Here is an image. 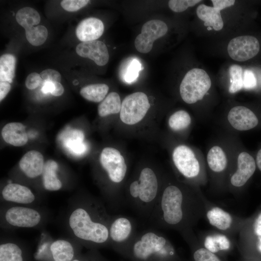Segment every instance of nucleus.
Returning <instances> with one entry per match:
<instances>
[{
	"label": "nucleus",
	"mask_w": 261,
	"mask_h": 261,
	"mask_svg": "<svg viewBox=\"0 0 261 261\" xmlns=\"http://www.w3.org/2000/svg\"><path fill=\"white\" fill-rule=\"evenodd\" d=\"M208 201L201 188L185 183L168 182L146 222L149 227L173 230L180 233L191 230L204 216Z\"/></svg>",
	"instance_id": "f257e3e1"
},
{
	"label": "nucleus",
	"mask_w": 261,
	"mask_h": 261,
	"mask_svg": "<svg viewBox=\"0 0 261 261\" xmlns=\"http://www.w3.org/2000/svg\"><path fill=\"white\" fill-rule=\"evenodd\" d=\"M204 1L195 10L200 35L221 41L242 33L245 14L240 1L211 0V4Z\"/></svg>",
	"instance_id": "f03ea898"
},
{
	"label": "nucleus",
	"mask_w": 261,
	"mask_h": 261,
	"mask_svg": "<svg viewBox=\"0 0 261 261\" xmlns=\"http://www.w3.org/2000/svg\"><path fill=\"white\" fill-rule=\"evenodd\" d=\"M216 79L201 63L185 73L179 87L181 99L195 107L200 120L209 118L219 101Z\"/></svg>",
	"instance_id": "7ed1b4c3"
},
{
	"label": "nucleus",
	"mask_w": 261,
	"mask_h": 261,
	"mask_svg": "<svg viewBox=\"0 0 261 261\" xmlns=\"http://www.w3.org/2000/svg\"><path fill=\"white\" fill-rule=\"evenodd\" d=\"M111 216L98 202L90 200L87 205L74 210L69 223L76 237L94 246L109 245V225Z\"/></svg>",
	"instance_id": "20e7f679"
},
{
	"label": "nucleus",
	"mask_w": 261,
	"mask_h": 261,
	"mask_svg": "<svg viewBox=\"0 0 261 261\" xmlns=\"http://www.w3.org/2000/svg\"><path fill=\"white\" fill-rule=\"evenodd\" d=\"M239 142L236 135L224 132L208 146L205 160L208 181L215 190H227Z\"/></svg>",
	"instance_id": "39448f33"
},
{
	"label": "nucleus",
	"mask_w": 261,
	"mask_h": 261,
	"mask_svg": "<svg viewBox=\"0 0 261 261\" xmlns=\"http://www.w3.org/2000/svg\"><path fill=\"white\" fill-rule=\"evenodd\" d=\"M136 177L128 185L124 198L125 204L128 205L146 223L162 187L157 173L150 167L141 169Z\"/></svg>",
	"instance_id": "423d86ee"
},
{
	"label": "nucleus",
	"mask_w": 261,
	"mask_h": 261,
	"mask_svg": "<svg viewBox=\"0 0 261 261\" xmlns=\"http://www.w3.org/2000/svg\"><path fill=\"white\" fill-rule=\"evenodd\" d=\"M131 261H177L176 250L169 239L158 229L138 231L125 258Z\"/></svg>",
	"instance_id": "0eeeda50"
},
{
	"label": "nucleus",
	"mask_w": 261,
	"mask_h": 261,
	"mask_svg": "<svg viewBox=\"0 0 261 261\" xmlns=\"http://www.w3.org/2000/svg\"><path fill=\"white\" fill-rule=\"evenodd\" d=\"M218 122L225 132L236 135L239 132L261 130V102L246 103L227 99Z\"/></svg>",
	"instance_id": "6e6552de"
},
{
	"label": "nucleus",
	"mask_w": 261,
	"mask_h": 261,
	"mask_svg": "<svg viewBox=\"0 0 261 261\" xmlns=\"http://www.w3.org/2000/svg\"><path fill=\"white\" fill-rule=\"evenodd\" d=\"M173 164L185 183L201 188L208 182L205 156L201 150L185 144L175 146L173 150Z\"/></svg>",
	"instance_id": "1a4fd4ad"
},
{
	"label": "nucleus",
	"mask_w": 261,
	"mask_h": 261,
	"mask_svg": "<svg viewBox=\"0 0 261 261\" xmlns=\"http://www.w3.org/2000/svg\"><path fill=\"white\" fill-rule=\"evenodd\" d=\"M257 170L254 153L248 150L239 141L233 166L228 180L227 190L234 194L242 192Z\"/></svg>",
	"instance_id": "9d476101"
},
{
	"label": "nucleus",
	"mask_w": 261,
	"mask_h": 261,
	"mask_svg": "<svg viewBox=\"0 0 261 261\" xmlns=\"http://www.w3.org/2000/svg\"><path fill=\"white\" fill-rule=\"evenodd\" d=\"M136 220L131 217L122 215L111 217L109 225L110 246L124 258L138 232Z\"/></svg>",
	"instance_id": "9b49d317"
},
{
	"label": "nucleus",
	"mask_w": 261,
	"mask_h": 261,
	"mask_svg": "<svg viewBox=\"0 0 261 261\" xmlns=\"http://www.w3.org/2000/svg\"><path fill=\"white\" fill-rule=\"evenodd\" d=\"M225 56L237 64L251 60L259 53L261 44L255 36L241 33L221 41Z\"/></svg>",
	"instance_id": "f8f14e48"
},
{
	"label": "nucleus",
	"mask_w": 261,
	"mask_h": 261,
	"mask_svg": "<svg viewBox=\"0 0 261 261\" xmlns=\"http://www.w3.org/2000/svg\"><path fill=\"white\" fill-rule=\"evenodd\" d=\"M204 216L213 227L229 236L239 232L246 219V218L233 215L209 201Z\"/></svg>",
	"instance_id": "ddd939ff"
},
{
	"label": "nucleus",
	"mask_w": 261,
	"mask_h": 261,
	"mask_svg": "<svg viewBox=\"0 0 261 261\" xmlns=\"http://www.w3.org/2000/svg\"><path fill=\"white\" fill-rule=\"evenodd\" d=\"M147 95L136 92L127 96L121 103L120 118L124 123L132 125L141 121L150 108Z\"/></svg>",
	"instance_id": "4468645a"
},
{
	"label": "nucleus",
	"mask_w": 261,
	"mask_h": 261,
	"mask_svg": "<svg viewBox=\"0 0 261 261\" xmlns=\"http://www.w3.org/2000/svg\"><path fill=\"white\" fill-rule=\"evenodd\" d=\"M100 162L112 183L119 186L123 183L126 175L127 166L118 150L109 147L104 148L100 155Z\"/></svg>",
	"instance_id": "2eb2a0df"
},
{
	"label": "nucleus",
	"mask_w": 261,
	"mask_h": 261,
	"mask_svg": "<svg viewBox=\"0 0 261 261\" xmlns=\"http://www.w3.org/2000/svg\"><path fill=\"white\" fill-rule=\"evenodd\" d=\"M244 68L242 64L232 62L224 66L218 75L216 83L218 87L227 97L233 99L243 90V74Z\"/></svg>",
	"instance_id": "dca6fc26"
},
{
	"label": "nucleus",
	"mask_w": 261,
	"mask_h": 261,
	"mask_svg": "<svg viewBox=\"0 0 261 261\" xmlns=\"http://www.w3.org/2000/svg\"><path fill=\"white\" fill-rule=\"evenodd\" d=\"M238 235L240 244L261 256V205L251 216L246 218Z\"/></svg>",
	"instance_id": "f3484780"
},
{
	"label": "nucleus",
	"mask_w": 261,
	"mask_h": 261,
	"mask_svg": "<svg viewBox=\"0 0 261 261\" xmlns=\"http://www.w3.org/2000/svg\"><path fill=\"white\" fill-rule=\"evenodd\" d=\"M168 29L167 24L161 20L153 19L147 21L143 25L141 33L135 39L136 49L142 53L150 52L154 41L165 36Z\"/></svg>",
	"instance_id": "a211bd4d"
},
{
	"label": "nucleus",
	"mask_w": 261,
	"mask_h": 261,
	"mask_svg": "<svg viewBox=\"0 0 261 261\" xmlns=\"http://www.w3.org/2000/svg\"><path fill=\"white\" fill-rule=\"evenodd\" d=\"M5 218L10 225L23 228H31L41 221L39 213L34 209L22 206L13 207L7 210Z\"/></svg>",
	"instance_id": "6ab92c4d"
},
{
	"label": "nucleus",
	"mask_w": 261,
	"mask_h": 261,
	"mask_svg": "<svg viewBox=\"0 0 261 261\" xmlns=\"http://www.w3.org/2000/svg\"><path fill=\"white\" fill-rule=\"evenodd\" d=\"M75 51L79 56L88 58L100 66L106 65L109 59L107 47L100 41L82 42L76 46Z\"/></svg>",
	"instance_id": "aec40b11"
},
{
	"label": "nucleus",
	"mask_w": 261,
	"mask_h": 261,
	"mask_svg": "<svg viewBox=\"0 0 261 261\" xmlns=\"http://www.w3.org/2000/svg\"><path fill=\"white\" fill-rule=\"evenodd\" d=\"M104 31V25L99 19L88 17L82 20L77 25L75 34L82 42L95 41L99 38Z\"/></svg>",
	"instance_id": "412c9836"
},
{
	"label": "nucleus",
	"mask_w": 261,
	"mask_h": 261,
	"mask_svg": "<svg viewBox=\"0 0 261 261\" xmlns=\"http://www.w3.org/2000/svg\"><path fill=\"white\" fill-rule=\"evenodd\" d=\"M44 160L42 154L32 150L25 153L20 159L19 165L20 169L29 178H35L43 173Z\"/></svg>",
	"instance_id": "4be33fe9"
},
{
	"label": "nucleus",
	"mask_w": 261,
	"mask_h": 261,
	"mask_svg": "<svg viewBox=\"0 0 261 261\" xmlns=\"http://www.w3.org/2000/svg\"><path fill=\"white\" fill-rule=\"evenodd\" d=\"M2 195L6 201L18 203H30L35 200V196L29 188L16 183H10L5 186Z\"/></svg>",
	"instance_id": "5701e85b"
},
{
	"label": "nucleus",
	"mask_w": 261,
	"mask_h": 261,
	"mask_svg": "<svg viewBox=\"0 0 261 261\" xmlns=\"http://www.w3.org/2000/svg\"><path fill=\"white\" fill-rule=\"evenodd\" d=\"M204 248L213 253L229 250L232 246L230 236L218 231L205 232L201 235Z\"/></svg>",
	"instance_id": "b1692460"
},
{
	"label": "nucleus",
	"mask_w": 261,
	"mask_h": 261,
	"mask_svg": "<svg viewBox=\"0 0 261 261\" xmlns=\"http://www.w3.org/2000/svg\"><path fill=\"white\" fill-rule=\"evenodd\" d=\"M1 136L6 143L15 146H23L28 141L25 127L19 122H11L5 125L2 129Z\"/></svg>",
	"instance_id": "393cba45"
},
{
	"label": "nucleus",
	"mask_w": 261,
	"mask_h": 261,
	"mask_svg": "<svg viewBox=\"0 0 261 261\" xmlns=\"http://www.w3.org/2000/svg\"><path fill=\"white\" fill-rule=\"evenodd\" d=\"M143 69L140 61L135 58L130 57L125 60L121 65L119 75L122 81L128 84L134 82Z\"/></svg>",
	"instance_id": "a878e982"
},
{
	"label": "nucleus",
	"mask_w": 261,
	"mask_h": 261,
	"mask_svg": "<svg viewBox=\"0 0 261 261\" xmlns=\"http://www.w3.org/2000/svg\"><path fill=\"white\" fill-rule=\"evenodd\" d=\"M58 169V163L52 160H49L44 163L42 174L43 185L45 189L56 191L61 188L62 183L56 174Z\"/></svg>",
	"instance_id": "bb28decb"
},
{
	"label": "nucleus",
	"mask_w": 261,
	"mask_h": 261,
	"mask_svg": "<svg viewBox=\"0 0 261 261\" xmlns=\"http://www.w3.org/2000/svg\"><path fill=\"white\" fill-rule=\"evenodd\" d=\"M192 123L193 119L190 114L182 109L174 112L170 115L168 121L169 128L175 132L188 130Z\"/></svg>",
	"instance_id": "cd10ccee"
},
{
	"label": "nucleus",
	"mask_w": 261,
	"mask_h": 261,
	"mask_svg": "<svg viewBox=\"0 0 261 261\" xmlns=\"http://www.w3.org/2000/svg\"><path fill=\"white\" fill-rule=\"evenodd\" d=\"M50 251L54 261H72L74 250L72 244L65 240H58L50 246Z\"/></svg>",
	"instance_id": "c85d7f7f"
},
{
	"label": "nucleus",
	"mask_w": 261,
	"mask_h": 261,
	"mask_svg": "<svg viewBox=\"0 0 261 261\" xmlns=\"http://www.w3.org/2000/svg\"><path fill=\"white\" fill-rule=\"evenodd\" d=\"M121 102L119 95L116 92H111L99 104L98 114L101 117L120 112Z\"/></svg>",
	"instance_id": "c756f323"
},
{
	"label": "nucleus",
	"mask_w": 261,
	"mask_h": 261,
	"mask_svg": "<svg viewBox=\"0 0 261 261\" xmlns=\"http://www.w3.org/2000/svg\"><path fill=\"white\" fill-rule=\"evenodd\" d=\"M109 87L105 84H94L83 87L80 91V95L87 100L99 102L106 97Z\"/></svg>",
	"instance_id": "7c9ffc66"
},
{
	"label": "nucleus",
	"mask_w": 261,
	"mask_h": 261,
	"mask_svg": "<svg viewBox=\"0 0 261 261\" xmlns=\"http://www.w3.org/2000/svg\"><path fill=\"white\" fill-rule=\"evenodd\" d=\"M16 59L11 54L2 55L0 58V81L12 83L15 74Z\"/></svg>",
	"instance_id": "2f4dec72"
},
{
	"label": "nucleus",
	"mask_w": 261,
	"mask_h": 261,
	"mask_svg": "<svg viewBox=\"0 0 261 261\" xmlns=\"http://www.w3.org/2000/svg\"><path fill=\"white\" fill-rule=\"evenodd\" d=\"M19 25L25 29L39 24L41 17L38 12L34 9L25 7L19 10L15 15Z\"/></svg>",
	"instance_id": "473e14b6"
},
{
	"label": "nucleus",
	"mask_w": 261,
	"mask_h": 261,
	"mask_svg": "<svg viewBox=\"0 0 261 261\" xmlns=\"http://www.w3.org/2000/svg\"><path fill=\"white\" fill-rule=\"evenodd\" d=\"M0 261H23L21 249L14 243H7L1 244Z\"/></svg>",
	"instance_id": "72a5a7b5"
},
{
	"label": "nucleus",
	"mask_w": 261,
	"mask_h": 261,
	"mask_svg": "<svg viewBox=\"0 0 261 261\" xmlns=\"http://www.w3.org/2000/svg\"><path fill=\"white\" fill-rule=\"evenodd\" d=\"M25 35L31 44L37 46L45 42L48 36V31L44 26L38 25L26 29Z\"/></svg>",
	"instance_id": "f704fd0d"
},
{
	"label": "nucleus",
	"mask_w": 261,
	"mask_h": 261,
	"mask_svg": "<svg viewBox=\"0 0 261 261\" xmlns=\"http://www.w3.org/2000/svg\"><path fill=\"white\" fill-rule=\"evenodd\" d=\"M72 134L73 138L66 142V146L75 154H83L86 150V146L83 143L84 133L81 130H76L72 131Z\"/></svg>",
	"instance_id": "c9c22d12"
},
{
	"label": "nucleus",
	"mask_w": 261,
	"mask_h": 261,
	"mask_svg": "<svg viewBox=\"0 0 261 261\" xmlns=\"http://www.w3.org/2000/svg\"><path fill=\"white\" fill-rule=\"evenodd\" d=\"M203 0H170L168 4L169 9L173 12L181 13L190 8H196Z\"/></svg>",
	"instance_id": "e433bc0d"
},
{
	"label": "nucleus",
	"mask_w": 261,
	"mask_h": 261,
	"mask_svg": "<svg viewBox=\"0 0 261 261\" xmlns=\"http://www.w3.org/2000/svg\"><path fill=\"white\" fill-rule=\"evenodd\" d=\"M194 261H221L215 254L205 248H197L193 253Z\"/></svg>",
	"instance_id": "4c0bfd02"
},
{
	"label": "nucleus",
	"mask_w": 261,
	"mask_h": 261,
	"mask_svg": "<svg viewBox=\"0 0 261 261\" xmlns=\"http://www.w3.org/2000/svg\"><path fill=\"white\" fill-rule=\"evenodd\" d=\"M89 0H63L60 5L68 12H75L86 6Z\"/></svg>",
	"instance_id": "58836bf2"
},
{
	"label": "nucleus",
	"mask_w": 261,
	"mask_h": 261,
	"mask_svg": "<svg viewBox=\"0 0 261 261\" xmlns=\"http://www.w3.org/2000/svg\"><path fill=\"white\" fill-rule=\"evenodd\" d=\"M40 74L33 72L28 75L25 80V85L29 89H34L39 87L42 82Z\"/></svg>",
	"instance_id": "ea45409f"
},
{
	"label": "nucleus",
	"mask_w": 261,
	"mask_h": 261,
	"mask_svg": "<svg viewBox=\"0 0 261 261\" xmlns=\"http://www.w3.org/2000/svg\"><path fill=\"white\" fill-rule=\"evenodd\" d=\"M40 74L44 81L60 83L61 80L60 74L53 69H45Z\"/></svg>",
	"instance_id": "a19ab883"
},
{
	"label": "nucleus",
	"mask_w": 261,
	"mask_h": 261,
	"mask_svg": "<svg viewBox=\"0 0 261 261\" xmlns=\"http://www.w3.org/2000/svg\"><path fill=\"white\" fill-rule=\"evenodd\" d=\"M64 89L62 85L59 82L52 83L50 93L54 96H61L64 92Z\"/></svg>",
	"instance_id": "79ce46f5"
},
{
	"label": "nucleus",
	"mask_w": 261,
	"mask_h": 261,
	"mask_svg": "<svg viewBox=\"0 0 261 261\" xmlns=\"http://www.w3.org/2000/svg\"><path fill=\"white\" fill-rule=\"evenodd\" d=\"M72 261H107L103 259L95 252L88 254L82 259H75Z\"/></svg>",
	"instance_id": "37998d69"
},
{
	"label": "nucleus",
	"mask_w": 261,
	"mask_h": 261,
	"mask_svg": "<svg viewBox=\"0 0 261 261\" xmlns=\"http://www.w3.org/2000/svg\"><path fill=\"white\" fill-rule=\"evenodd\" d=\"M11 89L10 83L6 82H0V101H2Z\"/></svg>",
	"instance_id": "c03bdc74"
},
{
	"label": "nucleus",
	"mask_w": 261,
	"mask_h": 261,
	"mask_svg": "<svg viewBox=\"0 0 261 261\" xmlns=\"http://www.w3.org/2000/svg\"><path fill=\"white\" fill-rule=\"evenodd\" d=\"M257 169L261 173V143L254 153Z\"/></svg>",
	"instance_id": "a18cd8bd"
}]
</instances>
